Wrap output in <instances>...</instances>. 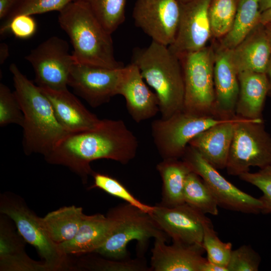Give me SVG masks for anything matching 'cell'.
I'll use <instances>...</instances> for the list:
<instances>
[{
	"instance_id": "3957f363",
	"label": "cell",
	"mask_w": 271,
	"mask_h": 271,
	"mask_svg": "<svg viewBox=\"0 0 271 271\" xmlns=\"http://www.w3.org/2000/svg\"><path fill=\"white\" fill-rule=\"evenodd\" d=\"M131 63L158 97L161 118L183 111L185 87L182 65L169 47L152 41L147 47L135 48Z\"/></svg>"
},
{
	"instance_id": "ee69618b",
	"label": "cell",
	"mask_w": 271,
	"mask_h": 271,
	"mask_svg": "<svg viewBox=\"0 0 271 271\" xmlns=\"http://www.w3.org/2000/svg\"><path fill=\"white\" fill-rule=\"evenodd\" d=\"M271 8V0H260L259 9L261 13Z\"/></svg>"
},
{
	"instance_id": "e575fe53",
	"label": "cell",
	"mask_w": 271,
	"mask_h": 271,
	"mask_svg": "<svg viewBox=\"0 0 271 271\" xmlns=\"http://www.w3.org/2000/svg\"><path fill=\"white\" fill-rule=\"evenodd\" d=\"M24 115L15 92L4 84L0 83V126L16 124L21 126Z\"/></svg>"
},
{
	"instance_id": "603a6c76",
	"label": "cell",
	"mask_w": 271,
	"mask_h": 271,
	"mask_svg": "<svg viewBox=\"0 0 271 271\" xmlns=\"http://www.w3.org/2000/svg\"><path fill=\"white\" fill-rule=\"evenodd\" d=\"M239 90L235 115L245 119L262 118L268 82L265 73L242 72L238 74Z\"/></svg>"
},
{
	"instance_id": "52a82bcc",
	"label": "cell",
	"mask_w": 271,
	"mask_h": 271,
	"mask_svg": "<svg viewBox=\"0 0 271 271\" xmlns=\"http://www.w3.org/2000/svg\"><path fill=\"white\" fill-rule=\"evenodd\" d=\"M178 57L184 81L183 111L196 115H213L215 100L213 44Z\"/></svg>"
},
{
	"instance_id": "d590c367",
	"label": "cell",
	"mask_w": 271,
	"mask_h": 271,
	"mask_svg": "<svg viewBox=\"0 0 271 271\" xmlns=\"http://www.w3.org/2000/svg\"><path fill=\"white\" fill-rule=\"evenodd\" d=\"M241 180L255 186L262 192L259 198L262 203L261 213H271V165L260 169L254 173L249 172L240 175Z\"/></svg>"
},
{
	"instance_id": "4fadbf2b",
	"label": "cell",
	"mask_w": 271,
	"mask_h": 271,
	"mask_svg": "<svg viewBox=\"0 0 271 271\" xmlns=\"http://www.w3.org/2000/svg\"><path fill=\"white\" fill-rule=\"evenodd\" d=\"M180 14L178 0H136L132 18L152 41L169 46L175 38Z\"/></svg>"
},
{
	"instance_id": "cb8c5ba5",
	"label": "cell",
	"mask_w": 271,
	"mask_h": 271,
	"mask_svg": "<svg viewBox=\"0 0 271 271\" xmlns=\"http://www.w3.org/2000/svg\"><path fill=\"white\" fill-rule=\"evenodd\" d=\"M0 270L49 271L43 261L34 260L27 254L23 240L3 217L0 221Z\"/></svg>"
},
{
	"instance_id": "bcb514c9",
	"label": "cell",
	"mask_w": 271,
	"mask_h": 271,
	"mask_svg": "<svg viewBox=\"0 0 271 271\" xmlns=\"http://www.w3.org/2000/svg\"><path fill=\"white\" fill-rule=\"evenodd\" d=\"M179 3H181V4H185V3H188L192 0H178Z\"/></svg>"
},
{
	"instance_id": "5b68a950",
	"label": "cell",
	"mask_w": 271,
	"mask_h": 271,
	"mask_svg": "<svg viewBox=\"0 0 271 271\" xmlns=\"http://www.w3.org/2000/svg\"><path fill=\"white\" fill-rule=\"evenodd\" d=\"M115 222L113 230L106 242L94 252L105 257L122 260L129 258L127 246L136 240L143 251L151 238L167 240V235L160 229L149 213L127 203L112 208L108 213Z\"/></svg>"
},
{
	"instance_id": "ac0fdd59",
	"label": "cell",
	"mask_w": 271,
	"mask_h": 271,
	"mask_svg": "<svg viewBox=\"0 0 271 271\" xmlns=\"http://www.w3.org/2000/svg\"><path fill=\"white\" fill-rule=\"evenodd\" d=\"M166 241L164 239H155L150 270L200 271L207 260L203 256L205 251L202 244L173 242L167 245Z\"/></svg>"
},
{
	"instance_id": "e0dca14e",
	"label": "cell",
	"mask_w": 271,
	"mask_h": 271,
	"mask_svg": "<svg viewBox=\"0 0 271 271\" xmlns=\"http://www.w3.org/2000/svg\"><path fill=\"white\" fill-rule=\"evenodd\" d=\"M118 95L124 97L128 112L137 123L154 117L159 111L156 93L150 89L138 67L132 63L124 67Z\"/></svg>"
},
{
	"instance_id": "9a60e30c",
	"label": "cell",
	"mask_w": 271,
	"mask_h": 271,
	"mask_svg": "<svg viewBox=\"0 0 271 271\" xmlns=\"http://www.w3.org/2000/svg\"><path fill=\"white\" fill-rule=\"evenodd\" d=\"M152 218L173 242L202 244V217L204 214L184 203L173 207L160 203L149 213Z\"/></svg>"
},
{
	"instance_id": "74e56055",
	"label": "cell",
	"mask_w": 271,
	"mask_h": 271,
	"mask_svg": "<svg viewBox=\"0 0 271 271\" xmlns=\"http://www.w3.org/2000/svg\"><path fill=\"white\" fill-rule=\"evenodd\" d=\"M36 30L35 20L28 15H19L15 17L8 26V32H11L16 37L22 39L32 37Z\"/></svg>"
},
{
	"instance_id": "7402d4cb",
	"label": "cell",
	"mask_w": 271,
	"mask_h": 271,
	"mask_svg": "<svg viewBox=\"0 0 271 271\" xmlns=\"http://www.w3.org/2000/svg\"><path fill=\"white\" fill-rule=\"evenodd\" d=\"M231 56L238 74L242 72L265 73L271 56V44L264 25L260 23L231 49Z\"/></svg>"
},
{
	"instance_id": "7bdbcfd3",
	"label": "cell",
	"mask_w": 271,
	"mask_h": 271,
	"mask_svg": "<svg viewBox=\"0 0 271 271\" xmlns=\"http://www.w3.org/2000/svg\"><path fill=\"white\" fill-rule=\"evenodd\" d=\"M265 74L267 76L268 82V95L271 96V56L269 60L268 65L265 71Z\"/></svg>"
},
{
	"instance_id": "7a4b0ae2",
	"label": "cell",
	"mask_w": 271,
	"mask_h": 271,
	"mask_svg": "<svg viewBox=\"0 0 271 271\" xmlns=\"http://www.w3.org/2000/svg\"><path fill=\"white\" fill-rule=\"evenodd\" d=\"M14 91L18 99L24 121L23 146L27 155L40 154L44 157L69 132L60 124L52 106L40 88L30 80L14 63L10 66Z\"/></svg>"
},
{
	"instance_id": "ffe728a7",
	"label": "cell",
	"mask_w": 271,
	"mask_h": 271,
	"mask_svg": "<svg viewBox=\"0 0 271 271\" xmlns=\"http://www.w3.org/2000/svg\"><path fill=\"white\" fill-rule=\"evenodd\" d=\"M235 116L200 132L189 143L216 169L226 168L236 123Z\"/></svg>"
},
{
	"instance_id": "1f68e13d",
	"label": "cell",
	"mask_w": 271,
	"mask_h": 271,
	"mask_svg": "<svg viewBox=\"0 0 271 271\" xmlns=\"http://www.w3.org/2000/svg\"><path fill=\"white\" fill-rule=\"evenodd\" d=\"M95 255H88L79 263V268L99 271H147L150 270L143 257L116 260Z\"/></svg>"
},
{
	"instance_id": "836d02e7",
	"label": "cell",
	"mask_w": 271,
	"mask_h": 271,
	"mask_svg": "<svg viewBox=\"0 0 271 271\" xmlns=\"http://www.w3.org/2000/svg\"><path fill=\"white\" fill-rule=\"evenodd\" d=\"M91 175L94 179V183L91 188H99L145 212L150 213L152 211L153 206L147 205L138 200L116 179L107 175L94 171Z\"/></svg>"
},
{
	"instance_id": "f1b7e54d",
	"label": "cell",
	"mask_w": 271,
	"mask_h": 271,
	"mask_svg": "<svg viewBox=\"0 0 271 271\" xmlns=\"http://www.w3.org/2000/svg\"><path fill=\"white\" fill-rule=\"evenodd\" d=\"M86 7L110 34L125 20L127 0H72Z\"/></svg>"
},
{
	"instance_id": "83f0119b",
	"label": "cell",
	"mask_w": 271,
	"mask_h": 271,
	"mask_svg": "<svg viewBox=\"0 0 271 271\" xmlns=\"http://www.w3.org/2000/svg\"><path fill=\"white\" fill-rule=\"evenodd\" d=\"M184 202L203 214L217 215V202L203 180L191 172L186 179L184 190Z\"/></svg>"
},
{
	"instance_id": "5bb4252c",
	"label": "cell",
	"mask_w": 271,
	"mask_h": 271,
	"mask_svg": "<svg viewBox=\"0 0 271 271\" xmlns=\"http://www.w3.org/2000/svg\"><path fill=\"white\" fill-rule=\"evenodd\" d=\"M211 0H192L181 4L178 28L173 42L169 46L177 56L198 51L212 37L209 8Z\"/></svg>"
},
{
	"instance_id": "6da1fadb",
	"label": "cell",
	"mask_w": 271,
	"mask_h": 271,
	"mask_svg": "<svg viewBox=\"0 0 271 271\" xmlns=\"http://www.w3.org/2000/svg\"><path fill=\"white\" fill-rule=\"evenodd\" d=\"M138 147L137 137L122 120L103 119L93 128L69 133L44 157L50 164L67 167L86 182L93 172L91 162L105 159L127 164Z\"/></svg>"
},
{
	"instance_id": "f6af8a7d",
	"label": "cell",
	"mask_w": 271,
	"mask_h": 271,
	"mask_svg": "<svg viewBox=\"0 0 271 271\" xmlns=\"http://www.w3.org/2000/svg\"><path fill=\"white\" fill-rule=\"evenodd\" d=\"M263 25L265 32L271 44V24H266Z\"/></svg>"
},
{
	"instance_id": "4316f807",
	"label": "cell",
	"mask_w": 271,
	"mask_h": 271,
	"mask_svg": "<svg viewBox=\"0 0 271 271\" xmlns=\"http://www.w3.org/2000/svg\"><path fill=\"white\" fill-rule=\"evenodd\" d=\"M260 0H237L233 25L229 33L218 40L221 47L233 49L260 23Z\"/></svg>"
},
{
	"instance_id": "8fae6325",
	"label": "cell",
	"mask_w": 271,
	"mask_h": 271,
	"mask_svg": "<svg viewBox=\"0 0 271 271\" xmlns=\"http://www.w3.org/2000/svg\"><path fill=\"white\" fill-rule=\"evenodd\" d=\"M25 59L32 66L38 87L54 90L68 89L69 75L74 61L65 40L51 37L32 50Z\"/></svg>"
},
{
	"instance_id": "8d00e7d4",
	"label": "cell",
	"mask_w": 271,
	"mask_h": 271,
	"mask_svg": "<svg viewBox=\"0 0 271 271\" xmlns=\"http://www.w3.org/2000/svg\"><path fill=\"white\" fill-rule=\"evenodd\" d=\"M261 257L249 245L232 250L227 265L228 271H257Z\"/></svg>"
},
{
	"instance_id": "30bf717a",
	"label": "cell",
	"mask_w": 271,
	"mask_h": 271,
	"mask_svg": "<svg viewBox=\"0 0 271 271\" xmlns=\"http://www.w3.org/2000/svg\"><path fill=\"white\" fill-rule=\"evenodd\" d=\"M181 159L198 175L209 187L218 206L247 214L261 213L262 203L226 180L194 148L188 145Z\"/></svg>"
},
{
	"instance_id": "277c9868",
	"label": "cell",
	"mask_w": 271,
	"mask_h": 271,
	"mask_svg": "<svg viewBox=\"0 0 271 271\" xmlns=\"http://www.w3.org/2000/svg\"><path fill=\"white\" fill-rule=\"evenodd\" d=\"M59 13V24L72 45L74 63L109 69L124 67L115 58L111 34L86 7L72 1Z\"/></svg>"
},
{
	"instance_id": "d6a6232c",
	"label": "cell",
	"mask_w": 271,
	"mask_h": 271,
	"mask_svg": "<svg viewBox=\"0 0 271 271\" xmlns=\"http://www.w3.org/2000/svg\"><path fill=\"white\" fill-rule=\"evenodd\" d=\"M72 0H17L8 16L3 20L0 28L1 35L8 32L11 21L19 15H32L48 12H59Z\"/></svg>"
},
{
	"instance_id": "b9f144b4",
	"label": "cell",
	"mask_w": 271,
	"mask_h": 271,
	"mask_svg": "<svg viewBox=\"0 0 271 271\" xmlns=\"http://www.w3.org/2000/svg\"><path fill=\"white\" fill-rule=\"evenodd\" d=\"M260 21L263 25L271 24V8L261 13Z\"/></svg>"
},
{
	"instance_id": "8992f818",
	"label": "cell",
	"mask_w": 271,
	"mask_h": 271,
	"mask_svg": "<svg viewBox=\"0 0 271 271\" xmlns=\"http://www.w3.org/2000/svg\"><path fill=\"white\" fill-rule=\"evenodd\" d=\"M0 212L15 223L20 234L33 245L49 271L72 268L68 255L54 242L45 231L41 221L22 199L10 193L1 197Z\"/></svg>"
},
{
	"instance_id": "ba28073f",
	"label": "cell",
	"mask_w": 271,
	"mask_h": 271,
	"mask_svg": "<svg viewBox=\"0 0 271 271\" xmlns=\"http://www.w3.org/2000/svg\"><path fill=\"white\" fill-rule=\"evenodd\" d=\"M271 165V136L262 118H243L236 123L226 169L239 176L251 167L262 169Z\"/></svg>"
},
{
	"instance_id": "7c38bea8",
	"label": "cell",
	"mask_w": 271,
	"mask_h": 271,
	"mask_svg": "<svg viewBox=\"0 0 271 271\" xmlns=\"http://www.w3.org/2000/svg\"><path fill=\"white\" fill-rule=\"evenodd\" d=\"M124 67L109 69L74 63L68 85L90 106L96 108L108 103L112 97L118 95Z\"/></svg>"
},
{
	"instance_id": "2e32d148",
	"label": "cell",
	"mask_w": 271,
	"mask_h": 271,
	"mask_svg": "<svg viewBox=\"0 0 271 271\" xmlns=\"http://www.w3.org/2000/svg\"><path fill=\"white\" fill-rule=\"evenodd\" d=\"M213 46L215 100L213 115L222 119H230L236 116L239 90L238 73L232 59L231 49L223 48L218 43Z\"/></svg>"
},
{
	"instance_id": "44dd1931",
	"label": "cell",
	"mask_w": 271,
	"mask_h": 271,
	"mask_svg": "<svg viewBox=\"0 0 271 271\" xmlns=\"http://www.w3.org/2000/svg\"><path fill=\"white\" fill-rule=\"evenodd\" d=\"M115 224L114 218L108 213L106 216L100 213L85 215L75 236L59 245L67 255L94 252L106 242Z\"/></svg>"
},
{
	"instance_id": "d4e9b609",
	"label": "cell",
	"mask_w": 271,
	"mask_h": 271,
	"mask_svg": "<svg viewBox=\"0 0 271 271\" xmlns=\"http://www.w3.org/2000/svg\"><path fill=\"white\" fill-rule=\"evenodd\" d=\"M156 169L162 181V205L173 207L184 203L183 190L186 179L192 170L181 159H166Z\"/></svg>"
},
{
	"instance_id": "f35d334b",
	"label": "cell",
	"mask_w": 271,
	"mask_h": 271,
	"mask_svg": "<svg viewBox=\"0 0 271 271\" xmlns=\"http://www.w3.org/2000/svg\"><path fill=\"white\" fill-rule=\"evenodd\" d=\"M17 0H0V19L3 20L8 16Z\"/></svg>"
},
{
	"instance_id": "9c48e42d",
	"label": "cell",
	"mask_w": 271,
	"mask_h": 271,
	"mask_svg": "<svg viewBox=\"0 0 271 271\" xmlns=\"http://www.w3.org/2000/svg\"><path fill=\"white\" fill-rule=\"evenodd\" d=\"M227 119L211 115H196L182 111L168 118L154 120L151 126L152 137L163 159H181L193 138Z\"/></svg>"
},
{
	"instance_id": "f546056e",
	"label": "cell",
	"mask_w": 271,
	"mask_h": 271,
	"mask_svg": "<svg viewBox=\"0 0 271 271\" xmlns=\"http://www.w3.org/2000/svg\"><path fill=\"white\" fill-rule=\"evenodd\" d=\"M236 0H211L209 18L212 36L220 40L231 29L236 13Z\"/></svg>"
},
{
	"instance_id": "60d3db41",
	"label": "cell",
	"mask_w": 271,
	"mask_h": 271,
	"mask_svg": "<svg viewBox=\"0 0 271 271\" xmlns=\"http://www.w3.org/2000/svg\"><path fill=\"white\" fill-rule=\"evenodd\" d=\"M9 55L8 45L4 43L0 44V64H3Z\"/></svg>"
},
{
	"instance_id": "d6986e66",
	"label": "cell",
	"mask_w": 271,
	"mask_h": 271,
	"mask_svg": "<svg viewBox=\"0 0 271 271\" xmlns=\"http://www.w3.org/2000/svg\"><path fill=\"white\" fill-rule=\"evenodd\" d=\"M39 88L50 101L57 119L68 132L89 130L100 122L101 119L88 110L68 89Z\"/></svg>"
},
{
	"instance_id": "484cf974",
	"label": "cell",
	"mask_w": 271,
	"mask_h": 271,
	"mask_svg": "<svg viewBox=\"0 0 271 271\" xmlns=\"http://www.w3.org/2000/svg\"><path fill=\"white\" fill-rule=\"evenodd\" d=\"M85 215L82 208L72 205L48 213L41 221L50 238L59 244L75 236Z\"/></svg>"
},
{
	"instance_id": "4dcf8cb0",
	"label": "cell",
	"mask_w": 271,
	"mask_h": 271,
	"mask_svg": "<svg viewBox=\"0 0 271 271\" xmlns=\"http://www.w3.org/2000/svg\"><path fill=\"white\" fill-rule=\"evenodd\" d=\"M202 245L207 252L208 261L227 267L232 249L230 242H224L218 237L212 223L205 214L202 217Z\"/></svg>"
},
{
	"instance_id": "ab89813d",
	"label": "cell",
	"mask_w": 271,
	"mask_h": 271,
	"mask_svg": "<svg viewBox=\"0 0 271 271\" xmlns=\"http://www.w3.org/2000/svg\"><path fill=\"white\" fill-rule=\"evenodd\" d=\"M200 271H228L226 267L219 265L207 260L202 265Z\"/></svg>"
}]
</instances>
